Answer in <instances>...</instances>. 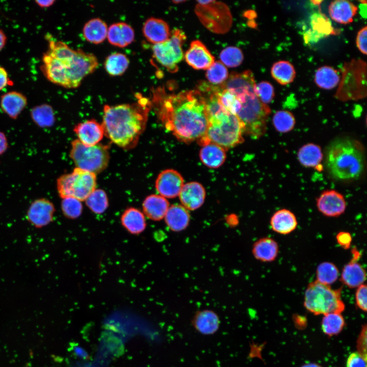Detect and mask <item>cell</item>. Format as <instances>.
Instances as JSON below:
<instances>
[{
  "instance_id": "obj_1",
  "label": "cell",
  "mask_w": 367,
  "mask_h": 367,
  "mask_svg": "<svg viewBox=\"0 0 367 367\" xmlns=\"http://www.w3.org/2000/svg\"><path fill=\"white\" fill-rule=\"evenodd\" d=\"M150 100L165 128L179 141L189 143L203 138L207 127L205 103L197 90L167 93L164 88L152 90Z\"/></svg>"
},
{
  "instance_id": "obj_2",
  "label": "cell",
  "mask_w": 367,
  "mask_h": 367,
  "mask_svg": "<svg viewBox=\"0 0 367 367\" xmlns=\"http://www.w3.org/2000/svg\"><path fill=\"white\" fill-rule=\"evenodd\" d=\"M42 61L40 69L45 77L68 89L78 87L98 66V60L93 54L72 49L64 42L54 39H48V47Z\"/></svg>"
},
{
  "instance_id": "obj_3",
  "label": "cell",
  "mask_w": 367,
  "mask_h": 367,
  "mask_svg": "<svg viewBox=\"0 0 367 367\" xmlns=\"http://www.w3.org/2000/svg\"><path fill=\"white\" fill-rule=\"evenodd\" d=\"M137 101L103 107L102 126L104 135L120 147L129 149L138 143L146 126L152 107L150 100L140 93Z\"/></svg>"
},
{
  "instance_id": "obj_4",
  "label": "cell",
  "mask_w": 367,
  "mask_h": 367,
  "mask_svg": "<svg viewBox=\"0 0 367 367\" xmlns=\"http://www.w3.org/2000/svg\"><path fill=\"white\" fill-rule=\"evenodd\" d=\"M365 154L362 144L347 137L334 139L327 147L324 164L333 179L352 181L360 178L365 169Z\"/></svg>"
},
{
  "instance_id": "obj_5",
  "label": "cell",
  "mask_w": 367,
  "mask_h": 367,
  "mask_svg": "<svg viewBox=\"0 0 367 367\" xmlns=\"http://www.w3.org/2000/svg\"><path fill=\"white\" fill-rule=\"evenodd\" d=\"M205 108L207 127L205 136L198 141L200 145L212 142L228 149L243 141V124L222 106L217 98L208 99Z\"/></svg>"
},
{
  "instance_id": "obj_6",
  "label": "cell",
  "mask_w": 367,
  "mask_h": 367,
  "mask_svg": "<svg viewBox=\"0 0 367 367\" xmlns=\"http://www.w3.org/2000/svg\"><path fill=\"white\" fill-rule=\"evenodd\" d=\"M238 98L242 107L236 116L243 124L244 134L253 139L259 138L266 130L270 108L260 100L255 88Z\"/></svg>"
},
{
  "instance_id": "obj_7",
  "label": "cell",
  "mask_w": 367,
  "mask_h": 367,
  "mask_svg": "<svg viewBox=\"0 0 367 367\" xmlns=\"http://www.w3.org/2000/svg\"><path fill=\"white\" fill-rule=\"evenodd\" d=\"M303 304L306 310L316 315L342 313L345 308L341 298L340 289H333L316 280L308 284L304 293Z\"/></svg>"
},
{
  "instance_id": "obj_8",
  "label": "cell",
  "mask_w": 367,
  "mask_h": 367,
  "mask_svg": "<svg viewBox=\"0 0 367 367\" xmlns=\"http://www.w3.org/2000/svg\"><path fill=\"white\" fill-rule=\"evenodd\" d=\"M69 156L76 168L95 174H98L108 167L110 154L108 146L101 144L87 146L77 139L71 142Z\"/></svg>"
},
{
  "instance_id": "obj_9",
  "label": "cell",
  "mask_w": 367,
  "mask_h": 367,
  "mask_svg": "<svg viewBox=\"0 0 367 367\" xmlns=\"http://www.w3.org/2000/svg\"><path fill=\"white\" fill-rule=\"evenodd\" d=\"M96 187V175L77 168L57 180V191L62 198L73 197L81 201L85 200Z\"/></svg>"
},
{
  "instance_id": "obj_10",
  "label": "cell",
  "mask_w": 367,
  "mask_h": 367,
  "mask_svg": "<svg viewBox=\"0 0 367 367\" xmlns=\"http://www.w3.org/2000/svg\"><path fill=\"white\" fill-rule=\"evenodd\" d=\"M339 87L336 92L340 100L358 99L366 96V63L354 60L344 66Z\"/></svg>"
},
{
  "instance_id": "obj_11",
  "label": "cell",
  "mask_w": 367,
  "mask_h": 367,
  "mask_svg": "<svg viewBox=\"0 0 367 367\" xmlns=\"http://www.w3.org/2000/svg\"><path fill=\"white\" fill-rule=\"evenodd\" d=\"M195 13L201 23L209 31L217 34L228 31L232 16L226 5L215 1H197Z\"/></svg>"
},
{
  "instance_id": "obj_12",
  "label": "cell",
  "mask_w": 367,
  "mask_h": 367,
  "mask_svg": "<svg viewBox=\"0 0 367 367\" xmlns=\"http://www.w3.org/2000/svg\"><path fill=\"white\" fill-rule=\"evenodd\" d=\"M186 39L185 33L176 29L172 30L167 40L152 46L156 61L170 72H175L178 70L177 64L184 58L182 45Z\"/></svg>"
},
{
  "instance_id": "obj_13",
  "label": "cell",
  "mask_w": 367,
  "mask_h": 367,
  "mask_svg": "<svg viewBox=\"0 0 367 367\" xmlns=\"http://www.w3.org/2000/svg\"><path fill=\"white\" fill-rule=\"evenodd\" d=\"M184 185L182 175L172 169L162 171L158 176L155 183L156 190L160 195L168 198L178 196Z\"/></svg>"
},
{
  "instance_id": "obj_14",
  "label": "cell",
  "mask_w": 367,
  "mask_h": 367,
  "mask_svg": "<svg viewBox=\"0 0 367 367\" xmlns=\"http://www.w3.org/2000/svg\"><path fill=\"white\" fill-rule=\"evenodd\" d=\"M318 211L329 217H338L346 209L347 203L344 196L334 190L323 191L316 201Z\"/></svg>"
},
{
  "instance_id": "obj_15",
  "label": "cell",
  "mask_w": 367,
  "mask_h": 367,
  "mask_svg": "<svg viewBox=\"0 0 367 367\" xmlns=\"http://www.w3.org/2000/svg\"><path fill=\"white\" fill-rule=\"evenodd\" d=\"M55 211V206L51 201L40 198L31 203L27 211V217L33 226L42 227L52 221Z\"/></svg>"
},
{
  "instance_id": "obj_16",
  "label": "cell",
  "mask_w": 367,
  "mask_h": 367,
  "mask_svg": "<svg viewBox=\"0 0 367 367\" xmlns=\"http://www.w3.org/2000/svg\"><path fill=\"white\" fill-rule=\"evenodd\" d=\"M185 59L189 65L198 70L207 69L215 62L214 57L199 40L191 42Z\"/></svg>"
},
{
  "instance_id": "obj_17",
  "label": "cell",
  "mask_w": 367,
  "mask_h": 367,
  "mask_svg": "<svg viewBox=\"0 0 367 367\" xmlns=\"http://www.w3.org/2000/svg\"><path fill=\"white\" fill-rule=\"evenodd\" d=\"M353 254V258L344 266L339 275L342 283L350 289L363 284L366 277L365 269L358 261L359 253L354 249Z\"/></svg>"
},
{
  "instance_id": "obj_18",
  "label": "cell",
  "mask_w": 367,
  "mask_h": 367,
  "mask_svg": "<svg viewBox=\"0 0 367 367\" xmlns=\"http://www.w3.org/2000/svg\"><path fill=\"white\" fill-rule=\"evenodd\" d=\"M255 86L253 74L249 70L241 73H231L227 80L221 85L222 88L227 90L237 97L254 89Z\"/></svg>"
},
{
  "instance_id": "obj_19",
  "label": "cell",
  "mask_w": 367,
  "mask_h": 367,
  "mask_svg": "<svg viewBox=\"0 0 367 367\" xmlns=\"http://www.w3.org/2000/svg\"><path fill=\"white\" fill-rule=\"evenodd\" d=\"M178 196L184 207L187 210L194 211L204 203L206 192L201 184L192 181L184 185Z\"/></svg>"
},
{
  "instance_id": "obj_20",
  "label": "cell",
  "mask_w": 367,
  "mask_h": 367,
  "mask_svg": "<svg viewBox=\"0 0 367 367\" xmlns=\"http://www.w3.org/2000/svg\"><path fill=\"white\" fill-rule=\"evenodd\" d=\"M73 131L78 140L87 146H94L99 143L104 135L101 124L94 119H91L80 123L75 125Z\"/></svg>"
},
{
  "instance_id": "obj_21",
  "label": "cell",
  "mask_w": 367,
  "mask_h": 367,
  "mask_svg": "<svg viewBox=\"0 0 367 367\" xmlns=\"http://www.w3.org/2000/svg\"><path fill=\"white\" fill-rule=\"evenodd\" d=\"M143 34L146 39L154 44L162 43L170 37L167 23L160 18L150 17L144 22Z\"/></svg>"
},
{
  "instance_id": "obj_22",
  "label": "cell",
  "mask_w": 367,
  "mask_h": 367,
  "mask_svg": "<svg viewBox=\"0 0 367 367\" xmlns=\"http://www.w3.org/2000/svg\"><path fill=\"white\" fill-rule=\"evenodd\" d=\"M192 324L195 329L201 334L212 335L219 329L220 321L214 311L204 309L197 311L194 315Z\"/></svg>"
},
{
  "instance_id": "obj_23",
  "label": "cell",
  "mask_w": 367,
  "mask_h": 367,
  "mask_svg": "<svg viewBox=\"0 0 367 367\" xmlns=\"http://www.w3.org/2000/svg\"><path fill=\"white\" fill-rule=\"evenodd\" d=\"M107 38L111 44L124 47L134 41L135 32L128 24L124 22H117L108 28Z\"/></svg>"
},
{
  "instance_id": "obj_24",
  "label": "cell",
  "mask_w": 367,
  "mask_h": 367,
  "mask_svg": "<svg viewBox=\"0 0 367 367\" xmlns=\"http://www.w3.org/2000/svg\"><path fill=\"white\" fill-rule=\"evenodd\" d=\"M270 223L273 231L283 235L291 233L298 226L297 219L295 214L285 208L275 212L270 219Z\"/></svg>"
},
{
  "instance_id": "obj_25",
  "label": "cell",
  "mask_w": 367,
  "mask_h": 367,
  "mask_svg": "<svg viewBox=\"0 0 367 367\" xmlns=\"http://www.w3.org/2000/svg\"><path fill=\"white\" fill-rule=\"evenodd\" d=\"M357 11V7L346 0L332 1L328 8L331 18L337 23L347 24L351 23Z\"/></svg>"
},
{
  "instance_id": "obj_26",
  "label": "cell",
  "mask_w": 367,
  "mask_h": 367,
  "mask_svg": "<svg viewBox=\"0 0 367 367\" xmlns=\"http://www.w3.org/2000/svg\"><path fill=\"white\" fill-rule=\"evenodd\" d=\"M27 104V97L17 91H10L1 97L0 106L3 111L12 119H16Z\"/></svg>"
},
{
  "instance_id": "obj_27",
  "label": "cell",
  "mask_w": 367,
  "mask_h": 367,
  "mask_svg": "<svg viewBox=\"0 0 367 367\" xmlns=\"http://www.w3.org/2000/svg\"><path fill=\"white\" fill-rule=\"evenodd\" d=\"M164 218L167 226L170 230L178 232L187 227L190 215L188 211L182 205L173 204L169 206Z\"/></svg>"
},
{
  "instance_id": "obj_28",
  "label": "cell",
  "mask_w": 367,
  "mask_h": 367,
  "mask_svg": "<svg viewBox=\"0 0 367 367\" xmlns=\"http://www.w3.org/2000/svg\"><path fill=\"white\" fill-rule=\"evenodd\" d=\"M143 209L146 216L152 220L159 221L164 218L169 203L166 198L160 195L152 194L144 199Z\"/></svg>"
},
{
  "instance_id": "obj_29",
  "label": "cell",
  "mask_w": 367,
  "mask_h": 367,
  "mask_svg": "<svg viewBox=\"0 0 367 367\" xmlns=\"http://www.w3.org/2000/svg\"><path fill=\"white\" fill-rule=\"evenodd\" d=\"M199 157L201 161L206 167L217 168L224 163L226 154L224 148L214 143L209 142L200 149Z\"/></svg>"
},
{
  "instance_id": "obj_30",
  "label": "cell",
  "mask_w": 367,
  "mask_h": 367,
  "mask_svg": "<svg viewBox=\"0 0 367 367\" xmlns=\"http://www.w3.org/2000/svg\"><path fill=\"white\" fill-rule=\"evenodd\" d=\"M279 252L277 242L272 238L264 237L256 241L252 247V254L257 260L271 262L276 259Z\"/></svg>"
},
{
  "instance_id": "obj_31",
  "label": "cell",
  "mask_w": 367,
  "mask_h": 367,
  "mask_svg": "<svg viewBox=\"0 0 367 367\" xmlns=\"http://www.w3.org/2000/svg\"><path fill=\"white\" fill-rule=\"evenodd\" d=\"M297 158L299 163L304 167L322 170L321 163L323 154L321 147L316 144L308 143L303 145L298 150Z\"/></svg>"
},
{
  "instance_id": "obj_32",
  "label": "cell",
  "mask_w": 367,
  "mask_h": 367,
  "mask_svg": "<svg viewBox=\"0 0 367 367\" xmlns=\"http://www.w3.org/2000/svg\"><path fill=\"white\" fill-rule=\"evenodd\" d=\"M108 30L107 24L103 20L95 18L85 23L83 29V34L87 41L97 44L105 40Z\"/></svg>"
},
{
  "instance_id": "obj_33",
  "label": "cell",
  "mask_w": 367,
  "mask_h": 367,
  "mask_svg": "<svg viewBox=\"0 0 367 367\" xmlns=\"http://www.w3.org/2000/svg\"><path fill=\"white\" fill-rule=\"evenodd\" d=\"M123 226L130 233L138 234L146 227V221L143 214L139 209L130 207L126 209L121 217Z\"/></svg>"
},
{
  "instance_id": "obj_34",
  "label": "cell",
  "mask_w": 367,
  "mask_h": 367,
  "mask_svg": "<svg viewBox=\"0 0 367 367\" xmlns=\"http://www.w3.org/2000/svg\"><path fill=\"white\" fill-rule=\"evenodd\" d=\"M340 81L338 71L330 66H322L315 73L314 81L319 87L323 89L330 90L335 88Z\"/></svg>"
},
{
  "instance_id": "obj_35",
  "label": "cell",
  "mask_w": 367,
  "mask_h": 367,
  "mask_svg": "<svg viewBox=\"0 0 367 367\" xmlns=\"http://www.w3.org/2000/svg\"><path fill=\"white\" fill-rule=\"evenodd\" d=\"M271 73L273 78L282 85L292 83L296 76L293 65L287 61H279L274 63Z\"/></svg>"
},
{
  "instance_id": "obj_36",
  "label": "cell",
  "mask_w": 367,
  "mask_h": 367,
  "mask_svg": "<svg viewBox=\"0 0 367 367\" xmlns=\"http://www.w3.org/2000/svg\"><path fill=\"white\" fill-rule=\"evenodd\" d=\"M31 116L34 122L41 128L51 127L55 122L53 109L47 104H42L33 108L31 111Z\"/></svg>"
},
{
  "instance_id": "obj_37",
  "label": "cell",
  "mask_w": 367,
  "mask_h": 367,
  "mask_svg": "<svg viewBox=\"0 0 367 367\" xmlns=\"http://www.w3.org/2000/svg\"><path fill=\"white\" fill-rule=\"evenodd\" d=\"M129 63V60L125 55L120 53H112L107 57L104 68L110 75L119 76L125 72Z\"/></svg>"
},
{
  "instance_id": "obj_38",
  "label": "cell",
  "mask_w": 367,
  "mask_h": 367,
  "mask_svg": "<svg viewBox=\"0 0 367 367\" xmlns=\"http://www.w3.org/2000/svg\"><path fill=\"white\" fill-rule=\"evenodd\" d=\"M345 324L341 313L331 312L323 315L321 327L323 332L331 336L339 333Z\"/></svg>"
},
{
  "instance_id": "obj_39",
  "label": "cell",
  "mask_w": 367,
  "mask_h": 367,
  "mask_svg": "<svg viewBox=\"0 0 367 367\" xmlns=\"http://www.w3.org/2000/svg\"><path fill=\"white\" fill-rule=\"evenodd\" d=\"M339 275L337 267L331 262L323 261L316 269V281L325 285L330 286L338 279Z\"/></svg>"
},
{
  "instance_id": "obj_40",
  "label": "cell",
  "mask_w": 367,
  "mask_h": 367,
  "mask_svg": "<svg viewBox=\"0 0 367 367\" xmlns=\"http://www.w3.org/2000/svg\"><path fill=\"white\" fill-rule=\"evenodd\" d=\"M312 29L309 30L319 39L334 34V30L329 19L323 14L315 13L311 18Z\"/></svg>"
},
{
  "instance_id": "obj_41",
  "label": "cell",
  "mask_w": 367,
  "mask_h": 367,
  "mask_svg": "<svg viewBox=\"0 0 367 367\" xmlns=\"http://www.w3.org/2000/svg\"><path fill=\"white\" fill-rule=\"evenodd\" d=\"M275 129L281 133L291 131L295 127L296 120L293 114L286 110H279L274 115L272 119Z\"/></svg>"
},
{
  "instance_id": "obj_42",
  "label": "cell",
  "mask_w": 367,
  "mask_h": 367,
  "mask_svg": "<svg viewBox=\"0 0 367 367\" xmlns=\"http://www.w3.org/2000/svg\"><path fill=\"white\" fill-rule=\"evenodd\" d=\"M219 101L222 106L229 113L237 115L241 109V102L233 94L221 85L217 91Z\"/></svg>"
},
{
  "instance_id": "obj_43",
  "label": "cell",
  "mask_w": 367,
  "mask_h": 367,
  "mask_svg": "<svg viewBox=\"0 0 367 367\" xmlns=\"http://www.w3.org/2000/svg\"><path fill=\"white\" fill-rule=\"evenodd\" d=\"M86 203L94 213L102 214L108 206V199L105 191L101 189H95L87 198Z\"/></svg>"
},
{
  "instance_id": "obj_44",
  "label": "cell",
  "mask_w": 367,
  "mask_h": 367,
  "mask_svg": "<svg viewBox=\"0 0 367 367\" xmlns=\"http://www.w3.org/2000/svg\"><path fill=\"white\" fill-rule=\"evenodd\" d=\"M206 77L211 84L220 86L223 84L228 77V72L226 66L220 61L215 62L207 69Z\"/></svg>"
},
{
  "instance_id": "obj_45",
  "label": "cell",
  "mask_w": 367,
  "mask_h": 367,
  "mask_svg": "<svg viewBox=\"0 0 367 367\" xmlns=\"http://www.w3.org/2000/svg\"><path fill=\"white\" fill-rule=\"evenodd\" d=\"M221 62L229 67H235L243 62L244 56L242 50L235 46H228L220 54Z\"/></svg>"
},
{
  "instance_id": "obj_46",
  "label": "cell",
  "mask_w": 367,
  "mask_h": 367,
  "mask_svg": "<svg viewBox=\"0 0 367 367\" xmlns=\"http://www.w3.org/2000/svg\"><path fill=\"white\" fill-rule=\"evenodd\" d=\"M61 209L66 217L74 219L81 215L83 206L79 200L73 197H66L62 198Z\"/></svg>"
},
{
  "instance_id": "obj_47",
  "label": "cell",
  "mask_w": 367,
  "mask_h": 367,
  "mask_svg": "<svg viewBox=\"0 0 367 367\" xmlns=\"http://www.w3.org/2000/svg\"><path fill=\"white\" fill-rule=\"evenodd\" d=\"M255 92L260 100L265 104L270 103L274 97V89L268 82L263 81L255 86Z\"/></svg>"
},
{
  "instance_id": "obj_48",
  "label": "cell",
  "mask_w": 367,
  "mask_h": 367,
  "mask_svg": "<svg viewBox=\"0 0 367 367\" xmlns=\"http://www.w3.org/2000/svg\"><path fill=\"white\" fill-rule=\"evenodd\" d=\"M367 287L364 283L356 288L355 295V302L357 306L361 310L366 311L367 309Z\"/></svg>"
},
{
  "instance_id": "obj_49",
  "label": "cell",
  "mask_w": 367,
  "mask_h": 367,
  "mask_svg": "<svg viewBox=\"0 0 367 367\" xmlns=\"http://www.w3.org/2000/svg\"><path fill=\"white\" fill-rule=\"evenodd\" d=\"M346 367H367L366 356L358 352L351 353L348 357Z\"/></svg>"
},
{
  "instance_id": "obj_50",
  "label": "cell",
  "mask_w": 367,
  "mask_h": 367,
  "mask_svg": "<svg viewBox=\"0 0 367 367\" xmlns=\"http://www.w3.org/2000/svg\"><path fill=\"white\" fill-rule=\"evenodd\" d=\"M336 240L337 244L344 249H348L350 248L352 237L350 233L347 231H340L336 235Z\"/></svg>"
},
{
  "instance_id": "obj_51",
  "label": "cell",
  "mask_w": 367,
  "mask_h": 367,
  "mask_svg": "<svg viewBox=\"0 0 367 367\" xmlns=\"http://www.w3.org/2000/svg\"><path fill=\"white\" fill-rule=\"evenodd\" d=\"M366 35L367 27L365 26L358 32L356 40L358 49L364 55L366 54Z\"/></svg>"
},
{
  "instance_id": "obj_52",
  "label": "cell",
  "mask_w": 367,
  "mask_h": 367,
  "mask_svg": "<svg viewBox=\"0 0 367 367\" xmlns=\"http://www.w3.org/2000/svg\"><path fill=\"white\" fill-rule=\"evenodd\" d=\"M358 352L366 356V326L363 328L359 336L358 346Z\"/></svg>"
},
{
  "instance_id": "obj_53",
  "label": "cell",
  "mask_w": 367,
  "mask_h": 367,
  "mask_svg": "<svg viewBox=\"0 0 367 367\" xmlns=\"http://www.w3.org/2000/svg\"><path fill=\"white\" fill-rule=\"evenodd\" d=\"M8 82L9 78L6 70L0 66V90L7 85Z\"/></svg>"
},
{
  "instance_id": "obj_54",
  "label": "cell",
  "mask_w": 367,
  "mask_h": 367,
  "mask_svg": "<svg viewBox=\"0 0 367 367\" xmlns=\"http://www.w3.org/2000/svg\"><path fill=\"white\" fill-rule=\"evenodd\" d=\"M8 148L7 139L5 134L0 132V155L3 154Z\"/></svg>"
},
{
  "instance_id": "obj_55",
  "label": "cell",
  "mask_w": 367,
  "mask_h": 367,
  "mask_svg": "<svg viewBox=\"0 0 367 367\" xmlns=\"http://www.w3.org/2000/svg\"><path fill=\"white\" fill-rule=\"evenodd\" d=\"M36 3L40 7L42 8H47L54 4V3L55 2V1L54 0H49V1H36Z\"/></svg>"
},
{
  "instance_id": "obj_56",
  "label": "cell",
  "mask_w": 367,
  "mask_h": 367,
  "mask_svg": "<svg viewBox=\"0 0 367 367\" xmlns=\"http://www.w3.org/2000/svg\"><path fill=\"white\" fill-rule=\"evenodd\" d=\"M7 41V37L4 32L0 29V51L4 47Z\"/></svg>"
},
{
  "instance_id": "obj_57",
  "label": "cell",
  "mask_w": 367,
  "mask_h": 367,
  "mask_svg": "<svg viewBox=\"0 0 367 367\" xmlns=\"http://www.w3.org/2000/svg\"><path fill=\"white\" fill-rule=\"evenodd\" d=\"M302 367H322L315 363H308L304 364Z\"/></svg>"
},
{
  "instance_id": "obj_58",
  "label": "cell",
  "mask_w": 367,
  "mask_h": 367,
  "mask_svg": "<svg viewBox=\"0 0 367 367\" xmlns=\"http://www.w3.org/2000/svg\"><path fill=\"white\" fill-rule=\"evenodd\" d=\"M184 2H185V1H172L173 3L176 4L180 3H183Z\"/></svg>"
}]
</instances>
